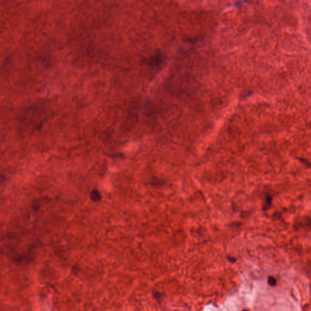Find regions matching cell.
<instances>
[{
    "label": "cell",
    "instance_id": "1",
    "mask_svg": "<svg viewBox=\"0 0 311 311\" xmlns=\"http://www.w3.org/2000/svg\"><path fill=\"white\" fill-rule=\"evenodd\" d=\"M47 112L42 104L30 106L24 109L18 117L19 122L24 127L38 128L46 120Z\"/></svg>",
    "mask_w": 311,
    "mask_h": 311
},
{
    "label": "cell",
    "instance_id": "2",
    "mask_svg": "<svg viewBox=\"0 0 311 311\" xmlns=\"http://www.w3.org/2000/svg\"><path fill=\"white\" fill-rule=\"evenodd\" d=\"M91 198L94 201H99L101 199V194L97 190H94L91 193Z\"/></svg>",
    "mask_w": 311,
    "mask_h": 311
},
{
    "label": "cell",
    "instance_id": "3",
    "mask_svg": "<svg viewBox=\"0 0 311 311\" xmlns=\"http://www.w3.org/2000/svg\"><path fill=\"white\" fill-rule=\"evenodd\" d=\"M153 297L154 298L156 299L157 301H158V302L160 303L162 301L163 299V294L162 293H160V292H159V291H154L153 292Z\"/></svg>",
    "mask_w": 311,
    "mask_h": 311
},
{
    "label": "cell",
    "instance_id": "4",
    "mask_svg": "<svg viewBox=\"0 0 311 311\" xmlns=\"http://www.w3.org/2000/svg\"><path fill=\"white\" fill-rule=\"evenodd\" d=\"M162 57L159 54H158L156 55H155V56H154L153 58H151V63L152 65H159V61L160 60L161 61L162 60Z\"/></svg>",
    "mask_w": 311,
    "mask_h": 311
},
{
    "label": "cell",
    "instance_id": "5",
    "mask_svg": "<svg viewBox=\"0 0 311 311\" xmlns=\"http://www.w3.org/2000/svg\"><path fill=\"white\" fill-rule=\"evenodd\" d=\"M267 283L268 284H269V285L272 286V287H274V286H275L276 284H277L276 279L272 276H270L268 278Z\"/></svg>",
    "mask_w": 311,
    "mask_h": 311
},
{
    "label": "cell",
    "instance_id": "6",
    "mask_svg": "<svg viewBox=\"0 0 311 311\" xmlns=\"http://www.w3.org/2000/svg\"><path fill=\"white\" fill-rule=\"evenodd\" d=\"M228 260H229V261L230 262V263H235V262L236 261V260L235 259V258H234L233 257H228Z\"/></svg>",
    "mask_w": 311,
    "mask_h": 311
},
{
    "label": "cell",
    "instance_id": "7",
    "mask_svg": "<svg viewBox=\"0 0 311 311\" xmlns=\"http://www.w3.org/2000/svg\"><path fill=\"white\" fill-rule=\"evenodd\" d=\"M242 311H249V310H243Z\"/></svg>",
    "mask_w": 311,
    "mask_h": 311
}]
</instances>
